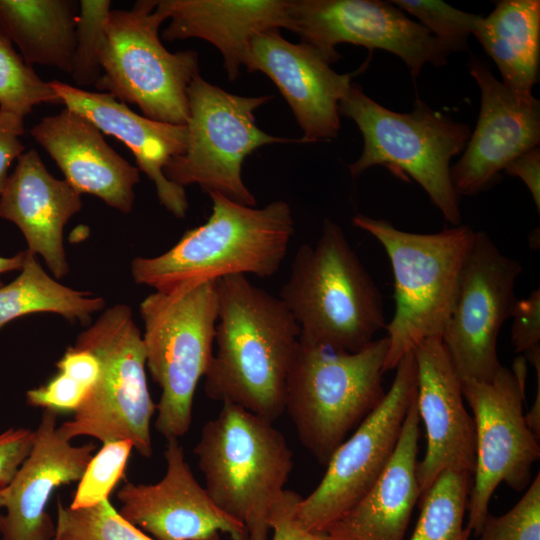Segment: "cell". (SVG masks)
<instances>
[{
	"instance_id": "cb8c5ba5",
	"label": "cell",
	"mask_w": 540,
	"mask_h": 540,
	"mask_svg": "<svg viewBox=\"0 0 540 540\" xmlns=\"http://www.w3.org/2000/svg\"><path fill=\"white\" fill-rule=\"evenodd\" d=\"M290 0H162L170 23L166 41L199 38L212 44L223 58L228 79L244 66L252 39L265 31L290 30Z\"/></svg>"
},
{
	"instance_id": "6da1fadb",
	"label": "cell",
	"mask_w": 540,
	"mask_h": 540,
	"mask_svg": "<svg viewBox=\"0 0 540 540\" xmlns=\"http://www.w3.org/2000/svg\"><path fill=\"white\" fill-rule=\"evenodd\" d=\"M217 295L216 351L204 376L205 394L274 422L285 410L299 327L279 297L245 275L218 279Z\"/></svg>"
},
{
	"instance_id": "7a4b0ae2",
	"label": "cell",
	"mask_w": 540,
	"mask_h": 540,
	"mask_svg": "<svg viewBox=\"0 0 540 540\" xmlns=\"http://www.w3.org/2000/svg\"><path fill=\"white\" fill-rule=\"evenodd\" d=\"M206 222L187 230L168 251L131 262L135 283L168 292L182 285L232 275H275L295 232L290 205L273 201L262 208L209 193Z\"/></svg>"
},
{
	"instance_id": "ac0fdd59",
	"label": "cell",
	"mask_w": 540,
	"mask_h": 540,
	"mask_svg": "<svg viewBox=\"0 0 540 540\" xmlns=\"http://www.w3.org/2000/svg\"><path fill=\"white\" fill-rule=\"evenodd\" d=\"M244 66L264 73L276 85L303 132L301 142L337 138L339 103L352 84L353 73H337L317 49L292 43L279 30L252 39Z\"/></svg>"
},
{
	"instance_id": "60d3db41",
	"label": "cell",
	"mask_w": 540,
	"mask_h": 540,
	"mask_svg": "<svg viewBox=\"0 0 540 540\" xmlns=\"http://www.w3.org/2000/svg\"><path fill=\"white\" fill-rule=\"evenodd\" d=\"M510 176L520 178L528 188L539 212L540 210V149L534 147L515 159L504 169Z\"/></svg>"
},
{
	"instance_id": "d590c367",
	"label": "cell",
	"mask_w": 540,
	"mask_h": 540,
	"mask_svg": "<svg viewBox=\"0 0 540 540\" xmlns=\"http://www.w3.org/2000/svg\"><path fill=\"white\" fill-rule=\"evenodd\" d=\"M478 540H540V474L516 505L501 516L486 518Z\"/></svg>"
},
{
	"instance_id": "7402d4cb",
	"label": "cell",
	"mask_w": 540,
	"mask_h": 540,
	"mask_svg": "<svg viewBox=\"0 0 540 540\" xmlns=\"http://www.w3.org/2000/svg\"><path fill=\"white\" fill-rule=\"evenodd\" d=\"M30 133L77 192L94 195L122 213L132 211L140 171L107 144L89 119L65 107L42 118Z\"/></svg>"
},
{
	"instance_id": "5bb4252c",
	"label": "cell",
	"mask_w": 540,
	"mask_h": 540,
	"mask_svg": "<svg viewBox=\"0 0 540 540\" xmlns=\"http://www.w3.org/2000/svg\"><path fill=\"white\" fill-rule=\"evenodd\" d=\"M521 264L504 255L484 231L475 233L457 298L441 340L461 381L490 382L503 366L500 328L517 302Z\"/></svg>"
},
{
	"instance_id": "603a6c76",
	"label": "cell",
	"mask_w": 540,
	"mask_h": 540,
	"mask_svg": "<svg viewBox=\"0 0 540 540\" xmlns=\"http://www.w3.org/2000/svg\"><path fill=\"white\" fill-rule=\"evenodd\" d=\"M81 208V194L52 176L35 149L20 155L0 195V217L20 229L27 251L40 255L55 279L69 272L63 230Z\"/></svg>"
},
{
	"instance_id": "b9f144b4",
	"label": "cell",
	"mask_w": 540,
	"mask_h": 540,
	"mask_svg": "<svg viewBox=\"0 0 540 540\" xmlns=\"http://www.w3.org/2000/svg\"><path fill=\"white\" fill-rule=\"evenodd\" d=\"M537 373V394L529 412L525 415L526 422L533 433L539 438L540 435V348H536L524 355Z\"/></svg>"
},
{
	"instance_id": "f35d334b",
	"label": "cell",
	"mask_w": 540,
	"mask_h": 540,
	"mask_svg": "<svg viewBox=\"0 0 540 540\" xmlns=\"http://www.w3.org/2000/svg\"><path fill=\"white\" fill-rule=\"evenodd\" d=\"M35 430L10 428L0 433V488L7 487L30 455Z\"/></svg>"
},
{
	"instance_id": "74e56055",
	"label": "cell",
	"mask_w": 540,
	"mask_h": 540,
	"mask_svg": "<svg viewBox=\"0 0 540 540\" xmlns=\"http://www.w3.org/2000/svg\"><path fill=\"white\" fill-rule=\"evenodd\" d=\"M511 341L517 353L540 347V291L533 290L528 298L517 300L511 317Z\"/></svg>"
},
{
	"instance_id": "9a60e30c",
	"label": "cell",
	"mask_w": 540,
	"mask_h": 540,
	"mask_svg": "<svg viewBox=\"0 0 540 540\" xmlns=\"http://www.w3.org/2000/svg\"><path fill=\"white\" fill-rule=\"evenodd\" d=\"M290 31L330 63L341 43L382 49L399 57L416 78L425 64L441 67L453 51L390 1L290 0Z\"/></svg>"
},
{
	"instance_id": "83f0119b",
	"label": "cell",
	"mask_w": 540,
	"mask_h": 540,
	"mask_svg": "<svg viewBox=\"0 0 540 540\" xmlns=\"http://www.w3.org/2000/svg\"><path fill=\"white\" fill-rule=\"evenodd\" d=\"M104 307L102 297L59 283L42 268L37 256L26 250L19 276L0 287V329L16 318L40 312L87 323Z\"/></svg>"
},
{
	"instance_id": "44dd1931",
	"label": "cell",
	"mask_w": 540,
	"mask_h": 540,
	"mask_svg": "<svg viewBox=\"0 0 540 540\" xmlns=\"http://www.w3.org/2000/svg\"><path fill=\"white\" fill-rule=\"evenodd\" d=\"M50 85L61 103L89 119L98 129L123 142L133 153L137 168L154 184L160 204L177 218L188 209L186 192L170 182L164 168L186 149L187 126L149 119L132 111L111 94L91 92L53 80Z\"/></svg>"
},
{
	"instance_id": "7bdbcfd3",
	"label": "cell",
	"mask_w": 540,
	"mask_h": 540,
	"mask_svg": "<svg viewBox=\"0 0 540 540\" xmlns=\"http://www.w3.org/2000/svg\"><path fill=\"white\" fill-rule=\"evenodd\" d=\"M25 257H26V250L18 252L16 255L12 257L0 256V274L9 272V271L21 270L25 261ZM1 286H2V283L0 281V287Z\"/></svg>"
},
{
	"instance_id": "30bf717a",
	"label": "cell",
	"mask_w": 540,
	"mask_h": 540,
	"mask_svg": "<svg viewBox=\"0 0 540 540\" xmlns=\"http://www.w3.org/2000/svg\"><path fill=\"white\" fill-rule=\"evenodd\" d=\"M168 19L162 0H140L129 10H111L101 51V75L94 85L143 116L173 125L189 118L187 88L199 74L198 53H172L159 37Z\"/></svg>"
},
{
	"instance_id": "8d00e7d4",
	"label": "cell",
	"mask_w": 540,
	"mask_h": 540,
	"mask_svg": "<svg viewBox=\"0 0 540 540\" xmlns=\"http://www.w3.org/2000/svg\"><path fill=\"white\" fill-rule=\"evenodd\" d=\"M302 498L295 491L284 490L269 519L272 540H328L325 532L309 530L299 521L297 509Z\"/></svg>"
},
{
	"instance_id": "ba28073f",
	"label": "cell",
	"mask_w": 540,
	"mask_h": 540,
	"mask_svg": "<svg viewBox=\"0 0 540 540\" xmlns=\"http://www.w3.org/2000/svg\"><path fill=\"white\" fill-rule=\"evenodd\" d=\"M139 312L146 367L161 388L155 428L167 440L179 439L189 431L194 394L214 353L217 280L155 291Z\"/></svg>"
},
{
	"instance_id": "ab89813d",
	"label": "cell",
	"mask_w": 540,
	"mask_h": 540,
	"mask_svg": "<svg viewBox=\"0 0 540 540\" xmlns=\"http://www.w3.org/2000/svg\"><path fill=\"white\" fill-rule=\"evenodd\" d=\"M24 118L0 110V195L9 177L14 160L24 152L21 141L24 134Z\"/></svg>"
},
{
	"instance_id": "4fadbf2b",
	"label": "cell",
	"mask_w": 540,
	"mask_h": 540,
	"mask_svg": "<svg viewBox=\"0 0 540 540\" xmlns=\"http://www.w3.org/2000/svg\"><path fill=\"white\" fill-rule=\"evenodd\" d=\"M395 369L381 402L334 451L321 482L300 501L297 517L307 529L324 532L367 493L391 459L417 394L414 350Z\"/></svg>"
},
{
	"instance_id": "4dcf8cb0",
	"label": "cell",
	"mask_w": 540,
	"mask_h": 540,
	"mask_svg": "<svg viewBox=\"0 0 540 540\" xmlns=\"http://www.w3.org/2000/svg\"><path fill=\"white\" fill-rule=\"evenodd\" d=\"M59 104L60 98L0 34V110L24 118L35 105Z\"/></svg>"
},
{
	"instance_id": "5b68a950",
	"label": "cell",
	"mask_w": 540,
	"mask_h": 540,
	"mask_svg": "<svg viewBox=\"0 0 540 540\" xmlns=\"http://www.w3.org/2000/svg\"><path fill=\"white\" fill-rule=\"evenodd\" d=\"M194 454L214 503L245 527L248 540H269L270 515L294 464L273 422L223 403L203 425Z\"/></svg>"
},
{
	"instance_id": "277c9868",
	"label": "cell",
	"mask_w": 540,
	"mask_h": 540,
	"mask_svg": "<svg viewBox=\"0 0 540 540\" xmlns=\"http://www.w3.org/2000/svg\"><path fill=\"white\" fill-rule=\"evenodd\" d=\"M352 224L382 245L392 266L396 309L385 327L387 372L422 341L442 337L476 231L460 224L433 234L412 233L361 214Z\"/></svg>"
},
{
	"instance_id": "7c38bea8",
	"label": "cell",
	"mask_w": 540,
	"mask_h": 540,
	"mask_svg": "<svg viewBox=\"0 0 540 540\" xmlns=\"http://www.w3.org/2000/svg\"><path fill=\"white\" fill-rule=\"evenodd\" d=\"M526 378L527 361L520 356L512 369L502 366L490 382L462 381L476 433L466 524L476 536L489 515V503L497 487L504 482L516 491L527 488L532 466L540 458L539 438L523 413Z\"/></svg>"
},
{
	"instance_id": "d4e9b609",
	"label": "cell",
	"mask_w": 540,
	"mask_h": 540,
	"mask_svg": "<svg viewBox=\"0 0 540 540\" xmlns=\"http://www.w3.org/2000/svg\"><path fill=\"white\" fill-rule=\"evenodd\" d=\"M419 423L415 398L387 466L367 493L324 531L328 540H404L420 499Z\"/></svg>"
},
{
	"instance_id": "484cf974",
	"label": "cell",
	"mask_w": 540,
	"mask_h": 540,
	"mask_svg": "<svg viewBox=\"0 0 540 540\" xmlns=\"http://www.w3.org/2000/svg\"><path fill=\"white\" fill-rule=\"evenodd\" d=\"M494 61L501 82L523 102L535 99L539 79L540 1L501 0L473 33Z\"/></svg>"
},
{
	"instance_id": "ffe728a7",
	"label": "cell",
	"mask_w": 540,
	"mask_h": 540,
	"mask_svg": "<svg viewBox=\"0 0 540 540\" xmlns=\"http://www.w3.org/2000/svg\"><path fill=\"white\" fill-rule=\"evenodd\" d=\"M58 413L44 409L30 455L5 487L1 540H53L56 534L47 506L54 491L78 482L96 445L75 446L57 431Z\"/></svg>"
},
{
	"instance_id": "f6af8a7d",
	"label": "cell",
	"mask_w": 540,
	"mask_h": 540,
	"mask_svg": "<svg viewBox=\"0 0 540 540\" xmlns=\"http://www.w3.org/2000/svg\"><path fill=\"white\" fill-rule=\"evenodd\" d=\"M53 540H61L60 536L56 533Z\"/></svg>"
},
{
	"instance_id": "8992f818",
	"label": "cell",
	"mask_w": 540,
	"mask_h": 540,
	"mask_svg": "<svg viewBox=\"0 0 540 540\" xmlns=\"http://www.w3.org/2000/svg\"><path fill=\"white\" fill-rule=\"evenodd\" d=\"M339 114L352 119L363 136L360 157L348 165L353 177L383 166L403 180L412 178L447 222L460 225V197L452 184L450 163L465 149L471 135L468 124L455 122L420 99L409 113L389 110L357 83L340 101Z\"/></svg>"
},
{
	"instance_id": "f546056e",
	"label": "cell",
	"mask_w": 540,
	"mask_h": 540,
	"mask_svg": "<svg viewBox=\"0 0 540 540\" xmlns=\"http://www.w3.org/2000/svg\"><path fill=\"white\" fill-rule=\"evenodd\" d=\"M57 373L45 384L26 392L30 406L60 412H74L95 385L100 364L87 349L70 346L56 363Z\"/></svg>"
},
{
	"instance_id": "8fae6325",
	"label": "cell",
	"mask_w": 540,
	"mask_h": 540,
	"mask_svg": "<svg viewBox=\"0 0 540 540\" xmlns=\"http://www.w3.org/2000/svg\"><path fill=\"white\" fill-rule=\"evenodd\" d=\"M187 98L186 149L165 166L166 178L183 188L197 184L208 194L255 207L257 200L242 179L244 160L261 146L290 141L256 125L254 112L273 96L235 95L198 74L187 88Z\"/></svg>"
},
{
	"instance_id": "ee69618b",
	"label": "cell",
	"mask_w": 540,
	"mask_h": 540,
	"mask_svg": "<svg viewBox=\"0 0 540 540\" xmlns=\"http://www.w3.org/2000/svg\"><path fill=\"white\" fill-rule=\"evenodd\" d=\"M6 501V490L5 488H0V508H4Z\"/></svg>"
},
{
	"instance_id": "d6a6232c",
	"label": "cell",
	"mask_w": 540,
	"mask_h": 540,
	"mask_svg": "<svg viewBox=\"0 0 540 540\" xmlns=\"http://www.w3.org/2000/svg\"><path fill=\"white\" fill-rule=\"evenodd\" d=\"M79 3L70 76L79 86L95 85L102 71L100 57L111 1L81 0Z\"/></svg>"
},
{
	"instance_id": "3957f363",
	"label": "cell",
	"mask_w": 540,
	"mask_h": 540,
	"mask_svg": "<svg viewBox=\"0 0 540 540\" xmlns=\"http://www.w3.org/2000/svg\"><path fill=\"white\" fill-rule=\"evenodd\" d=\"M299 342L357 352L385 329L382 295L341 227L325 219L314 245H301L279 293Z\"/></svg>"
},
{
	"instance_id": "d6986e66",
	"label": "cell",
	"mask_w": 540,
	"mask_h": 540,
	"mask_svg": "<svg viewBox=\"0 0 540 540\" xmlns=\"http://www.w3.org/2000/svg\"><path fill=\"white\" fill-rule=\"evenodd\" d=\"M416 405L426 431L427 448L417 464L420 498L445 470L473 476L476 433L464 404L462 381L441 338H429L414 349Z\"/></svg>"
},
{
	"instance_id": "e575fe53",
	"label": "cell",
	"mask_w": 540,
	"mask_h": 540,
	"mask_svg": "<svg viewBox=\"0 0 540 540\" xmlns=\"http://www.w3.org/2000/svg\"><path fill=\"white\" fill-rule=\"evenodd\" d=\"M403 12L416 17L433 36L443 41L452 51L468 48V38L473 35L482 15L468 13L439 0L390 1Z\"/></svg>"
},
{
	"instance_id": "2e32d148",
	"label": "cell",
	"mask_w": 540,
	"mask_h": 540,
	"mask_svg": "<svg viewBox=\"0 0 540 540\" xmlns=\"http://www.w3.org/2000/svg\"><path fill=\"white\" fill-rule=\"evenodd\" d=\"M166 472L154 484L126 481L119 513L155 540H248L245 527L221 510L196 480L178 439L164 451Z\"/></svg>"
},
{
	"instance_id": "9c48e42d",
	"label": "cell",
	"mask_w": 540,
	"mask_h": 540,
	"mask_svg": "<svg viewBox=\"0 0 540 540\" xmlns=\"http://www.w3.org/2000/svg\"><path fill=\"white\" fill-rule=\"evenodd\" d=\"M74 346L99 361V377L73 417L58 428L65 440L88 436L101 443L129 440L143 457L152 455L150 424L156 412L146 378L142 334L128 305L105 309Z\"/></svg>"
},
{
	"instance_id": "e0dca14e",
	"label": "cell",
	"mask_w": 540,
	"mask_h": 540,
	"mask_svg": "<svg viewBox=\"0 0 540 540\" xmlns=\"http://www.w3.org/2000/svg\"><path fill=\"white\" fill-rule=\"evenodd\" d=\"M468 66L480 90V111L463 155L451 166L459 197L489 189L513 159L540 143L539 100L519 101L478 58Z\"/></svg>"
},
{
	"instance_id": "1f68e13d",
	"label": "cell",
	"mask_w": 540,
	"mask_h": 540,
	"mask_svg": "<svg viewBox=\"0 0 540 540\" xmlns=\"http://www.w3.org/2000/svg\"><path fill=\"white\" fill-rule=\"evenodd\" d=\"M56 533L61 540H155L126 520L109 498L81 509L64 506L58 498Z\"/></svg>"
},
{
	"instance_id": "52a82bcc",
	"label": "cell",
	"mask_w": 540,
	"mask_h": 540,
	"mask_svg": "<svg viewBox=\"0 0 540 540\" xmlns=\"http://www.w3.org/2000/svg\"><path fill=\"white\" fill-rule=\"evenodd\" d=\"M388 338L357 352L299 342L289 370L285 410L300 442L326 465L348 433L381 402Z\"/></svg>"
},
{
	"instance_id": "836d02e7",
	"label": "cell",
	"mask_w": 540,
	"mask_h": 540,
	"mask_svg": "<svg viewBox=\"0 0 540 540\" xmlns=\"http://www.w3.org/2000/svg\"><path fill=\"white\" fill-rule=\"evenodd\" d=\"M100 450L92 456L78 481L71 503L72 509L94 506L108 499L117 484L125 478V471L134 449L129 440L102 443Z\"/></svg>"
},
{
	"instance_id": "4316f807",
	"label": "cell",
	"mask_w": 540,
	"mask_h": 540,
	"mask_svg": "<svg viewBox=\"0 0 540 540\" xmlns=\"http://www.w3.org/2000/svg\"><path fill=\"white\" fill-rule=\"evenodd\" d=\"M79 4L72 0H0V34L24 61L70 75Z\"/></svg>"
},
{
	"instance_id": "f1b7e54d",
	"label": "cell",
	"mask_w": 540,
	"mask_h": 540,
	"mask_svg": "<svg viewBox=\"0 0 540 540\" xmlns=\"http://www.w3.org/2000/svg\"><path fill=\"white\" fill-rule=\"evenodd\" d=\"M472 475L445 470L420 498L421 510L409 540H468L464 525Z\"/></svg>"
}]
</instances>
